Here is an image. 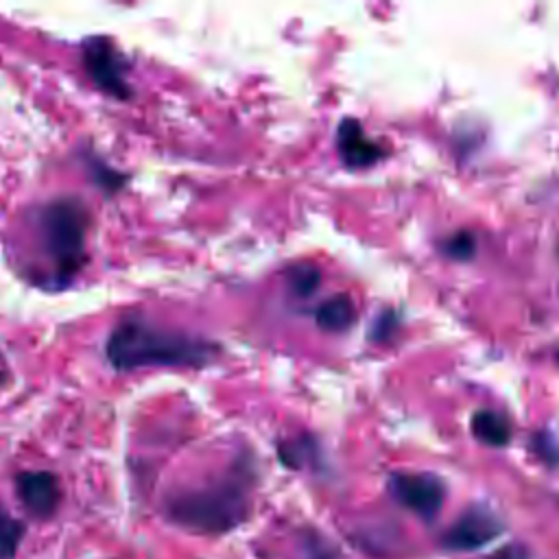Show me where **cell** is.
<instances>
[{"label":"cell","mask_w":559,"mask_h":559,"mask_svg":"<svg viewBox=\"0 0 559 559\" xmlns=\"http://www.w3.org/2000/svg\"><path fill=\"white\" fill-rule=\"evenodd\" d=\"M214 354V343L162 328L142 314L122 317L105 341V356L118 371L140 367H203Z\"/></svg>","instance_id":"obj_1"},{"label":"cell","mask_w":559,"mask_h":559,"mask_svg":"<svg viewBox=\"0 0 559 559\" xmlns=\"http://www.w3.org/2000/svg\"><path fill=\"white\" fill-rule=\"evenodd\" d=\"M87 225L90 212L76 197H59L37 212L39 247L50 264L41 286L63 290L87 264Z\"/></svg>","instance_id":"obj_2"},{"label":"cell","mask_w":559,"mask_h":559,"mask_svg":"<svg viewBox=\"0 0 559 559\" xmlns=\"http://www.w3.org/2000/svg\"><path fill=\"white\" fill-rule=\"evenodd\" d=\"M164 515L170 524L197 535H225L249 515L245 480L225 476L203 487L181 489L166 498Z\"/></svg>","instance_id":"obj_3"},{"label":"cell","mask_w":559,"mask_h":559,"mask_svg":"<svg viewBox=\"0 0 559 559\" xmlns=\"http://www.w3.org/2000/svg\"><path fill=\"white\" fill-rule=\"evenodd\" d=\"M81 63L90 81L116 100H129L133 96L129 72L131 63L116 41L107 35H92L81 44Z\"/></svg>","instance_id":"obj_4"},{"label":"cell","mask_w":559,"mask_h":559,"mask_svg":"<svg viewBox=\"0 0 559 559\" xmlns=\"http://www.w3.org/2000/svg\"><path fill=\"white\" fill-rule=\"evenodd\" d=\"M391 496L408 511L417 513L424 520H432L445 498L443 483L432 474H415V472H395L389 478Z\"/></svg>","instance_id":"obj_5"},{"label":"cell","mask_w":559,"mask_h":559,"mask_svg":"<svg viewBox=\"0 0 559 559\" xmlns=\"http://www.w3.org/2000/svg\"><path fill=\"white\" fill-rule=\"evenodd\" d=\"M502 520L485 504L465 509L456 522L443 533L441 544L448 550H476L493 542L502 533Z\"/></svg>","instance_id":"obj_6"},{"label":"cell","mask_w":559,"mask_h":559,"mask_svg":"<svg viewBox=\"0 0 559 559\" xmlns=\"http://www.w3.org/2000/svg\"><path fill=\"white\" fill-rule=\"evenodd\" d=\"M15 493L24 511L35 520L55 518L63 498L59 476L48 469H24L15 474Z\"/></svg>","instance_id":"obj_7"},{"label":"cell","mask_w":559,"mask_h":559,"mask_svg":"<svg viewBox=\"0 0 559 559\" xmlns=\"http://www.w3.org/2000/svg\"><path fill=\"white\" fill-rule=\"evenodd\" d=\"M338 151L343 162L354 168L376 164L382 157L380 146L362 133V127L356 120H345L338 127Z\"/></svg>","instance_id":"obj_8"},{"label":"cell","mask_w":559,"mask_h":559,"mask_svg":"<svg viewBox=\"0 0 559 559\" xmlns=\"http://www.w3.org/2000/svg\"><path fill=\"white\" fill-rule=\"evenodd\" d=\"M314 317L325 332H343L354 323L356 308L347 295H332L317 308Z\"/></svg>","instance_id":"obj_9"},{"label":"cell","mask_w":559,"mask_h":559,"mask_svg":"<svg viewBox=\"0 0 559 559\" xmlns=\"http://www.w3.org/2000/svg\"><path fill=\"white\" fill-rule=\"evenodd\" d=\"M472 432L478 441L485 445H504L511 439V426L509 421L498 415L496 411H478L472 419Z\"/></svg>","instance_id":"obj_10"},{"label":"cell","mask_w":559,"mask_h":559,"mask_svg":"<svg viewBox=\"0 0 559 559\" xmlns=\"http://www.w3.org/2000/svg\"><path fill=\"white\" fill-rule=\"evenodd\" d=\"M26 524L0 502V559H15Z\"/></svg>","instance_id":"obj_11"},{"label":"cell","mask_w":559,"mask_h":559,"mask_svg":"<svg viewBox=\"0 0 559 559\" xmlns=\"http://www.w3.org/2000/svg\"><path fill=\"white\" fill-rule=\"evenodd\" d=\"M83 162H85V168H87L90 177H92V179L96 181V186H98L100 190H105L107 194L118 192V190L127 183V179H129L124 173L114 170L109 164H105V162L98 159L96 155H85Z\"/></svg>","instance_id":"obj_12"},{"label":"cell","mask_w":559,"mask_h":559,"mask_svg":"<svg viewBox=\"0 0 559 559\" xmlns=\"http://www.w3.org/2000/svg\"><path fill=\"white\" fill-rule=\"evenodd\" d=\"M288 284L293 288L295 295L299 297H308L312 295L319 284H321V273L314 264L310 262H301V264H295L290 271H288Z\"/></svg>","instance_id":"obj_13"},{"label":"cell","mask_w":559,"mask_h":559,"mask_svg":"<svg viewBox=\"0 0 559 559\" xmlns=\"http://www.w3.org/2000/svg\"><path fill=\"white\" fill-rule=\"evenodd\" d=\"M445 247H448L450 255H454L459 260H465V258H469L474 253L476 240H474V236L469 231H459L454 238L448 240Z\"/></svg>","instance_id":"obj_14"},{"label":"cell","mask_w":559,"mask_h":559,"mask_svg":"<svg viewBox=\"0 0 559 559\" xmlns=\"http://www.w3.org/2000/svg\"><path fill=\"white\" fill-rule=\"evenodd\" d=\"M304 552H306V559H336V555L328 548L325 542L317 539L314 535H308L306 542H304Z\"/></svg>","instance_id":"obj_15"},{"label":"cell","mask_w":559,"mask_h":559,"mask_svg":"<svg viewBox=\"0 0 559 559\" xmlns=\"http://www.w3.org/2000/svg\"><path fill=\"white\" fill-rule=\"evenodd\" d=\"M487 559H531L528 548L522 544H507L500 550L491 552Z\"/></svg>","instance_id":"obj_16"},{"label":"cell","mask_w":559,"mask_h":559,"mask_svg":"<svg viewBox=\"0 0 559 559\" xmlns=\"http://www.w3.org/2000/svg\"><path fill=\"white\" fill-rule=\"evenodd\" d=\"M4 380H7V376L0 371V386H2V382H4Z\"/></svg>","instance_id":"obj_17"}]
</instances>
